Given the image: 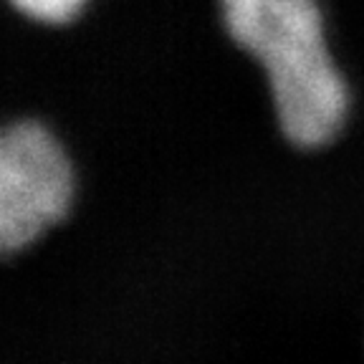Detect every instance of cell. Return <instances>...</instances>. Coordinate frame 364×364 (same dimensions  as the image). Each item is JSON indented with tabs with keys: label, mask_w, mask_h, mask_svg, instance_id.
<instances>
[{
	"label": "cell",
	"mask_w": 364,
	"mask_h": 364,
	"mask_svg": "<svg viewBox=\"0 0 364 364\" xmlns=\"http://www.w3.org/2000/svg\"><path fill=\"white\" fill-rule=\"evenodd\" d=\"M220 18L230 43L261 68L286 142L304 152L336 142L354 97L316 0H220Z\"/></svg>",
	"instance_id": "obj_1"
},
{
	"label": "cell",
	"mask_w": 364,
	"mask_h": 364,
	"mask_svg": "<svg viewBox=\"0 0 364 364\" xmlns=\"http://www.w3.org/2000/svg\"><path fill=\"white\" fill-rule=\"evenodd\" d=\"M81 177L63 134L36 114L0 127V256L38 245L71 218Z\"/></svg>",
	"instance_id": "obj_2"
},
{
	"label": "cell",
	"mask_w": 364,
	"mask_h": 364,
	"mask_svg": "<svg viewBox=\"0 0 364 364\" xmlns=\"http://www.w3.org/2000/svg\"><path fill=\"white\" fill-rule=\"evenodd\" d=\"M84 3L86 0H11V6L18 13L36 23H46V26H61V23L74 21Z\"/></svg>",
	"instance_id": "obj_3"
}]
</instances>
